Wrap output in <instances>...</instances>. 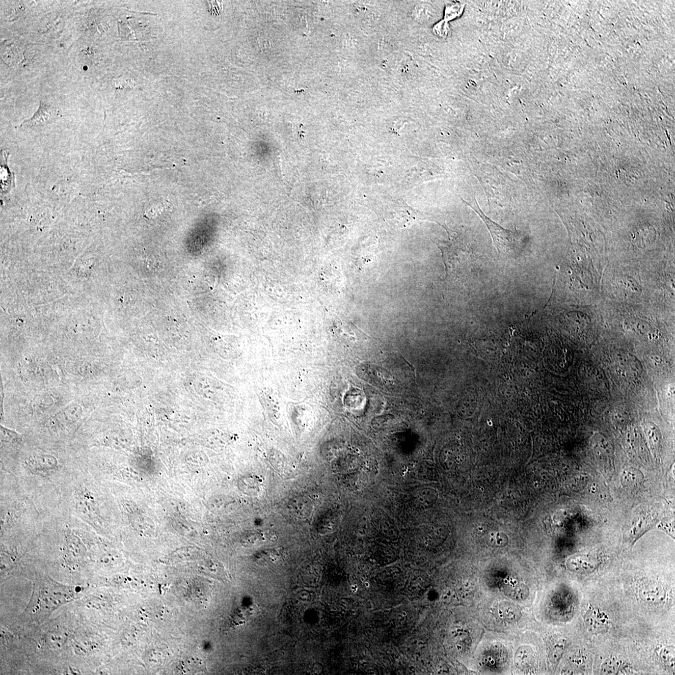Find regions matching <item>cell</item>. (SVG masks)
Returning a JSON list of instances; mask_svg holds the SVG:
<instances>
[{
    "label": "cell",
    "mask_w": 675,
    "mask_h": 675,
    "mask_svg": "<svg viewBox=\"0 0 675 675\" xmlns=\"http://www.w3.org/2000/svg\"><path fill=\"white\" fill-rule=\"evenodd\" d=\"M101 481L81 464L58 497L57 508L85 523L96 533L106 522Z\"/></svg>",
    "instance_id": "cell-1"
},
{
    "label": "cell",
    "mask_w": 675,
    "mask_h": 675,
    "mask_svg": "<svg viewBox=\"0 0 675 675\" xmlns=\"http://www.w3.org/2000/svg\"><path fill=\"white\" fill-rule=\"evenodd\" d=\"M82 589L63 585L46 575H38L34 582L32 599L21 615L28 623H41L53 611L79 597Z\"/></svg>",
    "instance_id": "cell-2"
},
{
    "label": "cell",
    "mask_w": 675,
    "mask_h": 675,
    "mask_svg": "<svg viewBox=\"0 0 675 675\" xmlns=\"http://www.w3.org/2000/svg\"><path fill=\"white\" fill-rule=\"evenodd\" d=\"M466 203H467L466 202ZM485 223L491 234L493 244L497 250L498 258L508 259L516 257L523 249V234L518 230L511 231L501 227L484 214L477 203L475 206L469 205Z\"/></svg>",
    "instance_id": "cell-3"
},
{
    "label": "cell",
    "mask_w": 675,
    "mask_h": 675,
    "mask_svg": "<svg viewBox=\"0 0 675 675\" xmlns=\"http://www.w3.org/2000/svg\"><path fill=\"white\" fill-rule=\"evenodd\" d=\"M654 517L648 511L639 512L632 520V524L628 528L627 533V541L632 545L654 527L655 523Z\"/></svg>",
    "instance_id": "cell-4"
},
{
    "label": "cell",
    "mask_w": 675,
    "mask_h": 675,
    "mask_svg": "<svg viewBox=\"0 0 675 675\" xmlns=\"http://www.w3.org/2000/svg\"><path fill=\"white\" fill-rule=\"evenodd\" d=\"M638 597L644 602L662 603L665 600L666 591L662 584L654 580H646L640 584Z\"/></svg>",
    "instance_id": "cell-5"
},
{
    "label": "cell",
    "mask_w": 675,
    "mask_h": 675,
    "mask_svg": "<svg viewBox=\"0 0 675 675\" xmlns=\"http://www.w3.org/2000/svg\"><path fill=\"white\" fill-rule=\"evenodd\" d=\"M584 620L587 629L593 633H600L608 629L610 619L607 614L599 608L590 607L584 615Z\"/></svg>",
    "instance_id": "cell-6"
},
{
    "label": "cell",
    "mask_w": 675,
    "mask_h": 675,
    "mask_svg": "<svg viewBox=\"0 0 675 675\" xmlns=\"http://www.w3.org/2000/svg\"><path fill=\"white\" fill-rule=\"evenodd\" d=\"M599 566V561L588 553L577 554L569 560V568L572 572L580 574L592 573Z\"/></svg>",
    "instance_id": "cell-7"
},
{
    "label": "cell",
    "mask_w": 675,
    "mask_h": 675,
    "mask_svg": "<svg viewBox=\"0 0 675 675\" xmlns=\"http://www.w3.org/2000/svg\"><path fill=\"white\" fill-rule=\"evenodd\" d=\"M624 667L625 665L621 660L615 657H611L602 664L600 672L603 674H617L626 668Z\"/></svg>",
    "instance_id": "cell-8"
},
{
    "label": "cell",
    "mask_w": 675,
    "mask_h": 675,
    "mask_svg": "<svg viewBox=\"0 0 675 675\" xmlns=\"http://www.w3.org/2000/svg\"><path fill=\"white\" fill-rule=\"evenodd\" d=\"M643 476L639 471L625 470L622 475V483L628 487L637 485L642 481Z\"/></svg>",
    "instance_id": "cell-9"
},
{
    "label": "cell",
    "mask_w": 675,
    "mask_h": 675,
    "mask_svg": "<svg viewBox=\"0 0 675 675\" xmlns=\"http://www.w3.org/2000/svg\"><path fill=\"white\" fill-rule=\"evenodd\" d=\"M660 659L663 663L670 668L674 667V648L673 646H667L664 647L661 650L660 654Z\"/></svg>",
    "instance_id": "cell-10"
},
{
    "label": "cell",
    "mask_w": 675,
    "mask_h": 675,
    "mask_svg": "<svg viewBox=\"0 0 675 675\" xmlns=\"http://www.w3.org/2000/svg\"><path fill=\"white\" fill-rule=\"evenodd\" d=\"M566 643V640L564 639H561L556 643L551 654V660L552 662H557L560 659L565 650Z\"/></svg>",
    "instance_id": "cell-11"
},
{
    "label": "cell",
    "mask_w": 675,
    "mask_h": 675,
    "mask_svg": "<svg viewBox=\"0 0 675 675\" xmlns=\"http://www.w3.org/2000/svg\"><path fill=\"white\" fill-rule=\"evenodd\" d=\"M297 597L302 602H310L311 599V595L307 589H302L298 593Z\"/></svg>",
    "instance_id": "cell-12"
},
{
    "label": "cell",
    "mask_w": 675,
    "mask_h": 675,
    "mask_svg": "<svg viewBox=\"0 0 675 675\" xmlns=\"http://www.w3.org/2000/svg\"><path fill=\"white\" fill-rule=\"evenodd\" d=\"M325 668L321 663L316 662L312 666V671L315 674H321L323 673Z\"/></svg>",
    "instance_id": "cell-13"
},
{
    "label": "cell",
    "mask_w": 675,
    "mask_h": 675,
    "mask_svg": "<svg viewBox=\"0 0 675 675\" xmlns=\"http://www.w3.org/2000/svg\"><path fill=\"white\" fill-rule=\"evenodd\" d=\"M365 585L366 586H367V587H369V586H370L369 585V584L368 583H365Z\"/></svg>",
    "instance_id": "cell-14"
},
{
    "label": "cell",
    "mask_w": 675,
    "mask_h": 675,
    "mask_svg": "<svg viewBox=\"0 0 675 675\" xmlns=\"http://www.w3.org/2000/svg\"><path fill=\"white\" fill-rule=\"evenodd\" d=\"M403 616H406V615H407V613H406V612H404H404H403Z\"/></svg>",
    "instance_id": "cell-15"
}]
</instances>
